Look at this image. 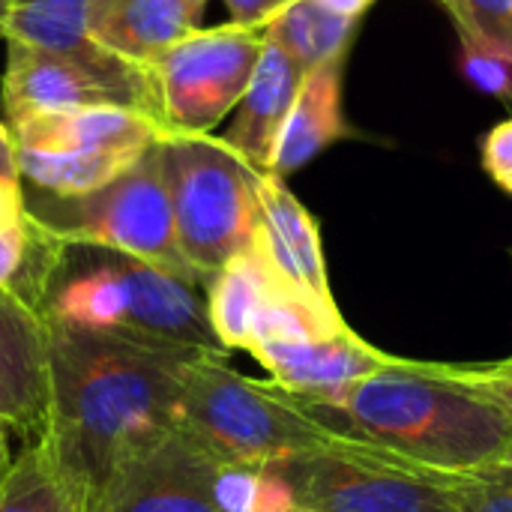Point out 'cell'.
I'll return each instance as SVG.
<instances>
[{
	"mask_svg": "<svg viewBox=\"0 0 512 512\" xmlns=\"http://www.w3.org/2000/svg\"><path fill=\"white\" fill-rule=\"evenodd\" d=\"M462 39V72L465 78L483 90L486 96H495L512 108V54L507 48L489 42L486 36L474 30H459Z\"/></svg>",
	"mask_w": 512,
	"mask_h": 512,
	"instance_id": "24",
	"label": "cell"
},
{
	"mask_svg": "<svg viewBox=\"0 0 512 512\" xmlns=\"http://www.w3.org/2000/svg\"><path fill=\"white\" fill-rule=\"evenodd\" d=\"M510 459H512V456H510Z\"/></svg>",
	"mask_w": 512,
	"mask_h": 512,
	"instance_id": "36",
	"label": "cell"
},
{
	"mask_svg": "<svg viewBox=\"0 0 512 512\" xmlns=\"http://www.w3.org/2000/svg\"><path fill=\"white\" fill-rule=\"evenodd\" d=\"M24 201V183L21 186H0V216Z\"/></svg>",
	"mask_w": 512,
	"mask_h": 512,
	"instance_id": "32",
	"label": "cell"
},
{
	"mask_svg": "<svg viewBox=\"0 0 512 512\" xmlns=\"http://www.w3.org/2000/svg\"><path fill=\"white\" fill-rule=\"evenodd\" d=\"M462 9L456 30H474L512 54V0H462Z\"/></svg>",
	"mask_w": 512,
	"mask_h": 512,
	"instance_id": "26",
	"label": "cell"
},
{
	"mask_svg": "<svg viewBox=\"0 0 512 512\" xmlns=\"http://www.w3.org/2000/svg\"><path fill=\"white\" fill-rule=\"evenodd\" d=\"M444 6H447V12L453 15V21L456 24H462V18H465V9H462V0H441Z\"/></svg>",
	"mask_w": 512,
	"mask_h": 512,
	"instance_id": "33",
	"label": "cell"
},
{
	"mask_svg": "<svg viewBox=\"0 0 512 512\" xmlns=\"http://www.w3.org/2000/svg\"><path fill=\"white\" fill-rule=\"evenodd\" d=\"M318 3H324L327 9H333V12H339V15H351V18H360L375 0H318Z\"/></svg>",
	"mask_w": 512,
	"mask_h": 512,
	"instance_id": "30",
	"label": "cell"
},
{
	"mask_svg": "<svg viewBox=\"0 0 512 512\" xmlns=\"http://www.w3.org/2000/svg\"><path fill=\"white\" fill-rule=\"evenodd\" d=\"M450 512H512V459L471 471L441 474Z\"/></svg>",
	"mask_w": 512,
	"mask_h": 512,
	"instance_id": "23",
	"label": "cell"
},
{
	"mask_svg": "<svg viewBox=\"0 0 512 512\" xmlns=\"http://www.w3.org/2000/svg\"><path fill=\"white\" fill-rule=\"evenodd\" d=\"M48 405V327L30 306L0 294V423L36 441L45 435Z\"/></svg>",
	"mask_w": 512,
	"mask_h": 512,
	"instance_id": "13",
	"label": "cell"
},
{
	"mask_svg": "<svg viewBox=\"0 0 512 512\" xmlns=\"http://www.w3.org/2000/svg\"><path fill=\"white\" fill-rule=\"evenodd\" d=\"M255 246L285 294L306 303L333 324L345 321L330 291L318 222L276 174L258 177Z\"/></svg>",
	"mask_w": 512,
	"mask_h": 512,
	"instance_id": "9",
	"label": "cell"
},
{
	"mask_svg": "<svg viewBox=\"0 0 512 512\" xmlns=\"http://www.w3.org/2000/svg\"><path fill=\"white\" fill-rule=\"evenodd\" d=\"M45 327L111 336L174 354H225L207 321V288L150 261L66 246L39 300Z\"/></svg>",
	"mask_w": 512,
	"mask_h": 512,
	"instance_id": "3",
	"label": "cell"
},
{
	"mask_svg": "<svg viewBox=\"0 0 512 512\" xmlns=\"http://www.w3.org/2000/svg\"><path fill=\"white\" fill-rule=\"evenodd\" d=\"M276 279L258 246L228 261L207 285V321L222 351H246L258 312L276 291Z\"/></svg>",
	"mask_w": 512,
	"mask_h": 512,
	"instance_id": "19",
	"label": "cell"
},
{
	"mask_svg": "<svg viewBox=\"0 0 512 512\" xmlns=\"http://www.w3.org/2000/svg\"><path fill=\"white\" fill-rule=\"evenodd\" d=\"M159 156L180 255L207 288L228 261L255 246L261 171L213 135L165 132Z\"/></svg>",
	"mask_w": 512,
	"mask_h": 512,
	"instance_id": "5",
	"label": "cell"
},
{
	"mask_svg": "<svg viewBox=\"0 0 512 512\" xmlns=\"http://www.w3.org/2000/svg\"><path fill=\"white\" fill-rule=\"evenodd\" d=\"M264 42V27L228 21L219 27H198L159 54L150 63L147 78L162 129L210 135V129H216V123L243 99Z\"/></svg>",
	"mask_w": 512,
	"mask_h": 512,
	"instance_id": "7",
	"label": "cell"
},
{
	"mask_svg": "<svg viewBox=\"0 0 512 512\" xmlns=\"http://www.w3.org/2000/svg\"><path fill=\"white\" fill-rule=\"evenodd\" d=\"M303 408L342 438L429 474H471L512 456L510 417L444 378L435 363L396 357L342 393Z\"/></svg>",
	"mask_w": 512,
	"mask_h": 512,
	"instance_id": "2",
	"label": "cell"
},
{
	"mask_svg": "<svg viewBox=\"0 0 512 512\" xmlns=\"http://www.w3.org/2000/svg\"><path fill=\"white\" fill-rule=\"evenodd\" d=\"M300 512H450L441 474L348 441L270 465Z\"/></svg>",
	"mask_w": 512,
	"mask_h": 512,
	"instance_id": "8",
	"label": "cell"
},
{
	"mask_svg": "<svg viewBox=\"0 0 512 512\" xmlns=\"http://www.w3.org/2000/svg\"><path fill=\"white\" fill-rule=\"evenodd\" d=\"M357 21L360 18L339 15L318 0H294L264 27V36L309 72L336 57H348Z\"/></svg>",
	"mask_w": 512,
	"mask_h": 512,
	"instance_id": "21",
	"label": "cell"
},
{
	"mask_svg": "<svg viewBox=\"0 0 512 512\" xmlns=\"http://www.w3.org/2000/svg\"><path fill=\"white\" fill-rule=\"evenodd\" d=\"M9 426L6 423H0V483H3V477L9 474V468H12V462H15V456H12V447H9Z\"/></svg>",
	"mask_w": 512,
	"mask_h": 512,
	"instance_id": "31",
	"label": "cell"
},
{
	"mask_svg": "<svg viewBox=\"0 0 512 512\" xmlns=\"http://www.w3.org/2000/svg\"><path fill=\"white\" fill-rule=\"evenodd\" d=\"M249 354L270 372L276 387L303 405L324 402L396 360L360 339L351 327L297 342H258Z\"/></svg>",
	"mask_w": 512,
	"mask_h": 512,
	"instance_id": "12",
	"label": "cell"
},
{
	"mask_svg": "<svg viewBox=\"0 0 512 512\" xmlns=\"http://www.w3.org/2000/svg\"><path fill=\"white\" fill-rule=\"evenodd\" d=\"M219 465V459L177 426L150 453L120 471L90 512H219L213 498Z\"/></svg>",
	"mask_w": 512,
	"mask_h": 512,
	"instance_id": "10",
	"label": "cell"
},
{
	"mask_svg": "<svg viewBox=\"0 0 512 512\" xmlns=\"http://www.w3.org/2000/svg\"><path fill=\"white\" fill-rule=\"evenodd\" d=\"M24 207L42 231L66 246L123 252L195 279L177 246L159 141L102 189L75 198H54L45 192L30 198L24 192Z\"/></svg>",
	"mask_w": 512,
	"mask_h": 512,
	"instance_id": "6",
	"label": "cell"
},
{
	"mask_svg": "<svg viewBox=\"0 0 512 512\" xmlns=\"http://www.w3.org/2000/svg\"><path fill=\"white\" fill-rule=\"evenodd\" d=\"M0 512H84L45 438L30 441L0 483Z\"/></svg>",
	"mask_w": 512,
	"mask_h": 512,
	"instance_id": "22",
	"label": "cell"
},
{
	"mask_svg": "<svg viewBox=\"0 0 512 512\" xmlns=\"http://www.w3.org/2000/svg\"><path fill=\"white\" fill-rule=\"evenodd\" d=\"M300 63L285 54L276 42H264L261 60L252 72V81L237 102V114L231 129L222 135V141L240 153L255 171L267 174L270 156L279 138V129L294 105V96L303 81Z\"/></svg>",
	"mask_w": 512,
	"mask_h": 512,
	"instance_id": "17",
	"label": "cell"
},
{
	"mask_svg": "<svg viewBox=\"0 0 512 512\" xmlns=\"http://www.w3.org/2000/svg\"><path fill=\"white\" fill-rule=\"evenodd\" d=\"M147 150V147H144ZM144 150H21L18 147V174L21 183H30L36 192L54 198H75L93 189H102L120 177Z\"/></svg>",
	"mask_w": 512,
	"mask_h": 512,
	"instance_id": "20",
	"label": "cell"
},
{
	"mask_svg": "<svg viewBox=\"0 0 512 512\" xmlns=\"http://www.w3.org/2000/svg\"><path fill=\"white\" fill-rule=\"evenodd\" d=\"M177 423L222 465L270 468L348 444L282 387L234 372L222 354H195L180 366Z\"/></svg>",
	"mask_w": 512,
	"mask_h": 512,
	"instance_id": "4",
	"label": "cell"
},
{
	"mask_svg": "<svg viewBox=\"0 0 512 512\" xmlns=\"http://www.w3.org/2000/svg\"><path fill=\"white\" fill-rule=\"evenodd\" d=\"M435 369L474 390L477 396H483L486 402H492L498 411H504L512 420V357L510 360H498V363H483V366H453V363H435Z\"/></svg>",
	"mask_w": 512,
	"mask_h": 512,
	"instance_id": "25",
	"label": "cell"
},
{
	"mask_svg": "<svg viewBox=\"0 0 512 512\" xmlns=\"http://www.w3.org/2000/svg\"><path fill=\"white\" fill-rule=\"evenodd\" d=\"M96 3L99 0H12L9 15L3 21V36L9 42L45 48L84 63L87 69L132 90L144 111L159 120L147 72L114 60L90 39V18Z\"/></svg>",
	"mask_w": 512,
	"mask_h": 512,
	"instance_id": "14",
	"label": "cell"
},
{
	"mask_svg": "<svg viewBox=\"0 0 512 512\" xmlns=\"http://www.w3.org/2000/svg\"><path fill=\"white\" fill-rule=\"evenodd\" d=\"M15 147L21 150H144L156 144L162 123L132 105H87L72 111L39 114L9 126Z\"/></svg>",
	"mask_w": 512,
	"mask_h": 512,
	"instance_id": "16",
	"label": "cell"
},
{
	"mask_svg": "<svg viewBox=\"0 0 512 512\" xmlns=\"http://www.w3.org/2000/svg\"><path fill=\"white\" fill-rule=\"evenodd\" d=\"M3 141H12V132H9V126L0 123V144H3Z\"/></svg>",
	"mask_w": 512,
	"mask_h": 512,
	"instance_id": "35",
	"label": "cell"
},
{
	"mask_svg": "<svg viewBox=\"0 0 512 512\" xmlns=\"http://www.w3.org/2000/svg\"><path fill=\"white\" fill-rule=\"evenodd\" d=\"M207 0H99L90 39L114 60L147 72L174 42L198 30Z\"/></svg>",
	"mask_w": 512,
	"mask_h": 512,
	"instance_id": "15",
	"label": "cell"
},
{
	"mask_svg": "<svg viewBox=\"0 0 512 512\" xmlns=\"http://www.w3.org/2000/svg\"><path fill=\"white\" fill-rule=\"evenodd\" d=\"M342 75L345 57L321 63L309 69L300 81L294 105L279 129L267 174L288 177L321 156L330 144L348 135L345 111H342Z\"/></svg>",
	"mask_w": 512,
	"mask_h": 512,
	"instance_id": "18",
	"label": "cell"
},
{
	"mask_svg": "<svg viewBox=\"0 0 512 512\" xmlns=\"http://www.w3.org/2000/svg\"><path fill=\"white\" fill-rule=\"evenodd\" d=\"M0 186H21L18 147H15V141H3L0 144Z\"/></svg>",
	"mask_w": 512,
	"mask_h": 512,
	"instance_id": "29",
	"label": "cell"
},
{
	"mask_svg": "<svg viewBox=\"0 0 512 512\" xmlns=\"http://www.w3.org/2000/svg\"><path fill=\"white\" fill-rule=\"evenodd\" d=\"M195 354L48 327L51 405L45 441L81 510L177 423L180 366Z\"/></svg>",
	"mask_w": 512,
	"mask_h": 512,
	"instance_id": "1",
	"label": "cell"
},
{
	"mask_svg": "<svg viewBox=\"0 0 512 512\" xmlns=\"http://www.w3.org/2000/svg\"><path fill=\"white\" fill-rule=\"evenodd\" d=\"M291 3L294 0H225V9L231 15V24H240V27H267Z\"/></svg>",
	"mask_w": 512,
	"mask_h": 512,
	"instance_id": "28",
	"label": "cell"
},
{
	"mask_svg": "<svg viewBox=\"0 0 512 512\" xmlns=\"http://www.w3.org/2000/svg\"><path fill=\"white\" fill-rule=\"evenodd\" d=\"M9 6H12V0H0V36H3V21L9 15Z\"/></svg>",
	"mask_w": 512,
	"mask_h": 512,
	"instance_id": "34",
	"label": "cell"
},
{
	"mask_svg": "<svg viewBox=\"0 0 512 512\" xmlns=\"http://www.w3.org/2000/svg\"><path fill=\"white\" fill-rule=\"evenodd\" d=\"M87 105H132L144 111L132 90L87 69L84 63L45 48L9 42V60L3 75V108L9 126L39 114L72 111Z\"/></svg>",
	"mask_w": 512,
	"mask_h": 512,
	"instance_id": "11",
	"label": "cell"
},
{
	"mask_svg": "<svg viewBox=\"0 0 512 512\" xmlns=\"http://www.w3.org/2000/svg\"><path fill=\"white\" fill-rule=\"evenodd\" d=\"M483 168L504 192L512 195V117L498 123L483 138Z\"/></svg>",
	"mask_w": 512,
	"mask_h": 512,
	"instance_id": "27",
	"label": "cell"
}]
</instances>
